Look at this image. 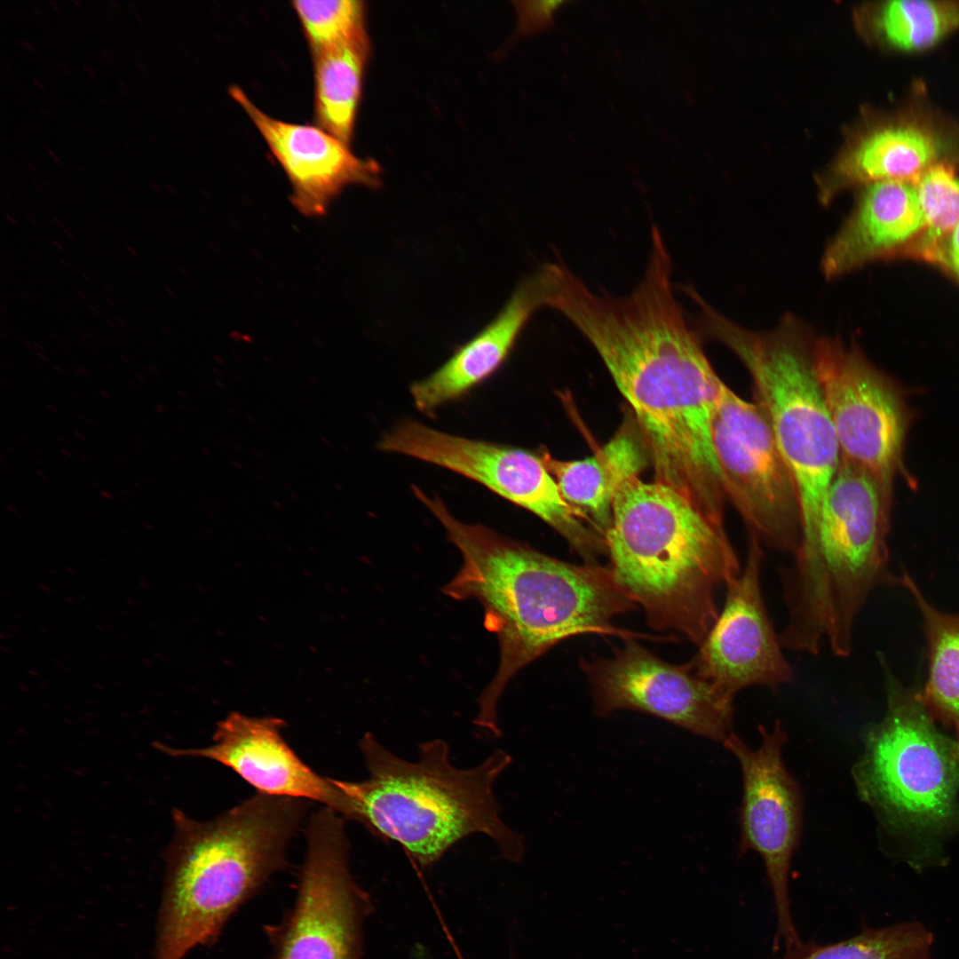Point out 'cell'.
<instances>
[{
  "label": "cell",
  "instance_id": "obj_1",
  "mask_svg": "<svg viewBox=\"0 0 959 959\" xmlns=\"http://www.w3.org/2000/svg\"><path fill=\"white\" fill-rule=\"evenodd\" d=\"M643 279L629 296L593 292L568 267L551 278L547 306L592 345L630 404L654 480L724 522L725 494L712 423L722 382L676 299L662 234Z\"/></svg>",
  "mask_w": 959,
  "mask_h": 959
},
{
  "label": "cell",
  "instance_id": "obj_2",
  "mask_svg": "<svg viewBox=\"0 0 959 959\" xmlns=\"http://www.w3.org/2000/svg\"><path fill=\"white\" fill-rule=\"evenodd\" d=\"M412 489L463 558L441 591L456 600L479 601L485 628L498 639L500 662L479 697L478 726L499 735L496 709L506 686L559 642L580 634L648 638L614 625V618L637 604L610 566L559 560L484 525L460 521L441 499Z\"/></svg>",
  "mask_w": 959,
  "mask_h": 959
},
{
  "label": "cell",
  "instance_id": "obj_3",
  "mask_svg": "<svg viewBox=\"0 0 959 959\" xmlns=\"http://www.w3.org/2000/svg\"><path fill=\"white\" fill-rule=\"evenodd\" d=\"M610 567L651 628L701 644L721 590L741 566L724 522L674 488L639 477L616 493L606 533Z\"/></svg>",
  "mask_w": 959,
  "mask_h": 959
},
{
  "label": "cell",
  "instance_id": "obj_4",
  "mask_svg": "<svg viewBox=\"0 0 959 959\" xmlns=\"http://www.w3.org/2000/svg\"><path fill=\"white\" fill-rule=\"evenodd\" d=\"M308 803L257 792L209 821L174 810L155 959H185L214 944L235 912L285 868Z\"/></svg>",
  "mask_w": 959,
  "mask_h": 959
},
{
  "label": "cell",
  "instance_id": "obj_5",
  "mask_svg": "<svg viewBox=\"0 0 959 959\" xmlns=\"http://www.w3.org/2000/svg\"><path fill=\"white\" fill-rule=\"evenodd\" d=\"M359 746L368 777L334 779L348 801L347 820L398 843L424 868L476 833L491 838L506 859L521 858L523 839L501 819L494 795L495 781L511 762L507 753L497 749L478 766L460 769L440 739L422 743L416 762L395 756L370 733Z\"/></svg>",
  "mask_w": 959,
  "mask_h": 959
},
{
  "label": "cell",
  "instance_id": "obj_6",
  "mask_svg": "<svg viewBox=\"0 0 959 959\" xmlns=\"http://www.w3.org/2000/svg\"><path fill=\"white\" fill-rule=\"evenodd\" d=\"M696 305L706 333L730 348L752 378L755 401L769 422L798 494L800 542L814 528L841 459L814 371V340L791 316L772 330L757 332L727 319L703 298Z\"/></svg>",
  "mask_w": 959,
  "mask_h": 959
},
{
  "label": "cell",
  "instance_id": "obj_7",
  "mask_svg": "<svg viewBox=\"0 0 959 959\" xmlns=\"http://www.w3.org/2000/svg\"><path fill=\"white\" fill-rule=\"evenodd\" d=\"M885 678L886 715L853 770L860 794L895 822L938 827L954 812L959 739L939 733L921 696L902 689L886 668Z\"/></svg>",
  "mask_w": 959,
  "mask_h": 959
},
{
  "label": "cell",
  "instance_id": "obj_8",
  "mask_svg": "<svg viewBox=\"0 0 959 959\" xmlns=\"http://www.w3.org/2000/svg\"><path fill=\"white\" fill-rule=\"evenodd\" d=\"M377 448L452 471L534 513L584 559L606 554L605 537L580 519L563 499L542 456L528 450L439 431L405 420L385 432Z\"/></svg>",
  "mask_w": 959,
  "mask_h": 959
},
{
  "label": "cell",
  "instance_id": "obj_9",
  "mask_svg": "<svg viewBox=\"0 0 959 959\" xmlns=\"http://www.w3.org/2000/svg\"><path fill=\"white\" fill-rule=\"evenodd\" d=\"M345 820L325 806L309 819L294 904L266 930L271 959H360L368 900L350 871Z\"/></svg>",
  "mask_w": 959,
  "mask_h": 959
},
{
  "label": "cell",
  "instance_id": "obj_10",
  "mask_svg": "<svg viewBox=\"0 0 959 959\" xmlns=\"http://www.w3.org/2000/svg\"><path fill=\"white\" fill-rule=\"evenodd\" d=\"M713 446L723 488L749 535L779 551L800 540L798 494L762 408L723 381L712 423Z\"/></svg>",
  "mask_w": 959,
  "mask_h": 959
},
{
  "label": "cell",
  "instance_id": "obj_11",
  "mask_svg": "<svg viewBox=\"0 0 959 959\" xmlns=\"http://www.w3.org/2000/svg\"><path fill=\"white\" fill-rule=\"evenodd\" d=\"M812 361L841 457L867 470L892 494L908 424L900 392L858 348L838 337L814 340Z\"/></svg>",
  "mask_w": 959,
  "mask_h": 959
},
{
  "label": "cell",
  "instance_id": "obj_12",
  "mask_svg": "<svg viewBox=\"0 0 959 959\" xmlns=\"http://www.w3.org/2000/svg\"><path fill=\"white\" fill-rule=\"evenodd\" d=\"M581 668L598 716L637 710L723 743L732 733L733 696L701 677L690 662H664L632 638L609 657L581 661Z\"/></svg>",
  "mask_w": 959,
  "mask_h": 959
},
{
  "label": "cell",
  "instance_id": "obj_13",
  "mask_svg": "<svg viewBox=\"0 0 959 959\" xmlns=\"http://www.w3.org/2000/svg\"><path fill=\"white\" fill-rule=\"evenodd\" d=\"M761 742L750 749L732 733L724 741L743 779L740 852H757L765 864L777 916L778 935L789 948L801 942L792 918L789 874L802 827V796L782 760L786 733L780 722L759 726Z\"/></svg>",
  "mask_w": 959,
  "mask_h": 959
},
{
  "label": "cell",
  "instance_id": "obj_14",
  "mask_svg": "<svg viewBox=\"0 0 959 959\" xmlns=\"http://www.w3.org/2000/svg\"><path fill=\"white\" fill-rule=\"evenodd\" d=\"M763 559L762 543L749 535L744 566L725 586L724 606L689 662L701 677L733 697L751 686L776 688L793 677L764 601Z\"/></svg>",
  "mask_w": 959,
  "mask_h": 959
},
{
  "label": "cell",
  "instance_id": "obj_15",
  "mask_svg": "<svg viewBox=\"0 0 959 959\" xmlns=\"http://www.w3.org/2000/svg\"><path fill=\"white\" fill-rule=\"evenodd\" d=\"M285 721L231 712L221 720L205 748L162 750L177 757H198L230 768L257 792L321 803L348 815V802L334 779L321 776L296 754L281 734Z\"/></svg>",
  "mask_w": 959,
  "mask_h": 959
},
{
  "label": "cell",
  "instance_id": "obj_16",
  "mask_svg": "<svg viewBox=\"0 0 959 959\" xmlns=\"http://www.w3.org/2000/svg\"><path fill=\"white\" fill-rule=\"evenodd\" d=\"M229 94L243 109L286 172L291 201L305 216H321L350 185L376 186L379 168L355 155L348 145L318 126L275 119L259 109L237 85Z\"/></svg>",
  "mask_w": 959,
  "mask_h": 959
},
{
  "label": "cell",
  "instance_id": "obj_17",
  "mask_svg": "<svg viewBox=\"0 0 959 959\" xmlns=\"http://www.w3.org/2000/svg\"><path fill=\"white\" fill-rule=\"evenodd\" d=\"M542 306L544 291L538 271L519 284L493 321L457 349L440 368L411 385L416 408L424 414H432L494 375L510 355L533 313Z\"/></svg>",
  "mask_w": 959,
  "mask_h": 959
},
{
  "label": "cell",
  "instance_id": "obj_18",
  "mask_svg": "<svg viewBox=\"0 0 959 959\" xmlns=\"http://www.w3.org/2000/svg\"><path fill=\"white\" fill-rule=\"evenodd\" d=\"M924 228L915 185L885 180L870 183L827 246L825 277L844 275L901 246Z\"/></svg>",
  "mask_w": 959,
  "mask_h": 959
},
{
  "label": "cell",
  "instance_id": "obj_19",
  "mask_svg": "<svg viewBox=\"0 0 959 959\" xmlns=\"http://www.w3.org/2000/svg\"><path fill=\"white\" fill-rule=\"evenodd\" d=\"M542 458L575 515L606 539L616 493L627 480L638 477L649 456L634 420L590 457L564 461L544 453Z\"/></svg>",
  "mask_w": 959,
  "mask_h": 959
},
{
  "label": "cell",
  "instance_id": "obj_20",
  "mask_svg": "<svg viewBox=\"0 0 959 959\" xmlns=\"http://www.w3.org/2000/svg\"><path fill=\"white\" fill-rule=\"evenodd\" d=\"M892 583L911 595L923 622L929 666L921 699L931 716L952 725L959 736V614L936 608L907 573L894 576Z\"/></svg>",
  "mask_w": 959,
  "mask_h": 959
},
{
  "label": "cell",
  "instance_id": "obj_21",
  "mask_svg": "<svg viewBox=\"0 0 959 959\" xmlns=\"http://www.w3.org/2000/svg\"><path fill=\"white\" fill-rule=\"evenodd\" d=\"M369 52L367 34L313 54L316 126L349 145Z\"/></svg>",
  "mask_w": 959,
  "mask_h": 959
},
{
  "label": "cell",
  "instance_id": "obj_22",
  "mask_svg": "<svg viewBox=\"0 0 959 959\" xmlns=\"http://www.w3.org/2000/svg\"><path fill=\"white\" fill-rule=\"evenodd\" d=\"M934 139L909 125L887 127L867 136L852 152L841 181L868 184L900 180L915 184L937 155Z\"/></svg>",
  "mask_w": 959,
  "mask_h": 959
},
{
  "label": "cell",
  "instance_id": "obj_23",
  "mask_svg": "<svg viewBox=\"0 0 959 959\" xmlns=\"http://www.w3.org/2000/svg\"><path fill=\"white\" fill-rule=\"evenodd\" d=\"M932 941L922 924L902 923L866 929L832 944L800 942L787 948L785 959H926Z\"/></svg>",
  "mask_w": 959,
  "mask_h": 959
},
{
  "label": "cell",
  "instance_id": "obj_24",
  "mask_svg": "<svg viewBox=\"0 0 959 959\" xmlns=\"http://www.w3.org/2000/svg\"><path fill=\"white\" fill-rule=\"evenodd\" d=\"M886 40L902 51H920L939 42L959 26V6L950 2L893 0L879 15Z\"/></svg>",
  "mask_w": 959,
  "mask_h": 959
},
{
  "label": "cell",
  "instance_id": "obj_25",
  "mask_svg": "<svg viewBox=\"0 0 959 959\" xmlns=\"http://www.w3.org/2000/svg\"><path fill=\"white\" fill-rule=\"evenodd\" d=\"M914 185L924 220L923 246L937 258L940 242L959 224V178L949 167L932 164Z\"/></svg>",
  "mask_w": 959,
  "mask_h": 959
},
{
  "label": "cell",
  "instance_id": "obj_26",
  "mask_svg": "<svg viewBox=\"0 0 959 959\" xmlns=\"http://www.w3.org/2000/svg\"><path fill=\"white\" fill-rule=\"evenodd\" d=\"M313 54L366 35L365 7L359 0L292 3Z\"/></svg>",
  "mask_w": 959,
  "mask_h": 959
},
{
  "label": "cell",
  "instance_id": "obj_27",
  "mask_svg": "<svg viewBox=\"0 0 959 959\" xmlns=\"http://www.w3.org/2000/svg\"><path fill=\"white\" fill-rule=\"evenodd\" d=\"M567 1H536L519 3L520 29L524 33L551 28L556 12Z\"/></svg>",
  "mask_w": 959,
  "mask_h": 959
},
{
  "label": "cell",
  "instance_id": "obj_28",
  "mask_svg": "<svg viewBox=\"0 0 959 959\" xmlns=\"http://www.w3.org/2000/svg\"><path fill=\"white\" fill-rule=\"evenodd\" d=\"M938 257L959 277V224L941 246Z\"/></svg>",
  "mask_w": 959,
  "mask_h": 959
},
{
  "label": "cell",
  "instance_id": "obj_29",
  "mask_svg": "<svg viewBox=\"0 0 959 959\" xmlns=\"http://www.w3.org/2000/svg\"><path fill=\"white\" fill-rule=\"evenodd\" d=\"M43 147H44V148H45V149L47 150L48 154H49V155H50L52 156V159H53V160H54V161H55V162H57V163L59 164V165H60V166H63V165H62V163H61V162L59 161V158H58V157H57V156H56V155H54V153H53V152H52V150H51L50 148H48V147H46L45 145H43Z\"/></svg>",
  "mask_w": 959,
  "mask_h": 959
},
{
  "label": "cell",
  "instance_id": "obj_30",
  "mask_svg": "<svg viewBox=\"0 0 959 959\" xmlns=\"http://www.w3.org/2000/svg\"><path fill=\"white\" fill-rule=\"evenodd\" d=\"M20 44L28 52H35L33 46L26 40L20 41Z\"/></svg>",
  "mask_w": 959,
  "mask_h": 959
},
{
  "label": "cell",
  "instance_id": "obj_31",
  "mask_svg": "<svg viewBox=\"0 0 959 959\" xmlns=\"http://www.w3.org/2000/svg\"><path fill=\"white\" fill-rule=\"evenodd\" d=\"M149 182H150V184H151V186H152V187L154 188V190H155V191L156 193H158V194H162V192H161V189H160V187L158 186V185H157V184H156V183H155V182L154 180H152V179H149Z\"/></svg>",
  "mask_w": 959,
  "mask_h": 959
},
{
  "label": "cell",
  "instance_id": "obj_32",
  "mask_svg": "<svg viewBox=\"0 0 959 959\" xmlns=\"http://www.w3.org/2000/svg\"><path fill=\"white\" fill-rule=\"evenodd\" d=\"M6 219L12 225H17V220L9 213H4Z\"/></svg>",
  "mask_w": 959,
  "mask_h": 959
},
{
  "label": "cell",
  "instance_id": "obj_33",
  "mask_svg": "<svg viewBox=\"0 0 959 959\" xmlns=\"http://www.w3.org/2000/svg\"><path fill=\"white\" fill-rule=\"evenodd\" d=\"M116 321H117V323H119V324L121 325V327H122V328H123V329H127V328H128V327H127V326H128V324H127V322H126V321H124L123 319H121V318H119V317H116Z\"/></svg>",
  "mask_w": 959,
  "mask_h": 959
},
{
  "label": "cell",
  "instance_id": "obj_34",
  "mask_svg": "<svg viewBox=\"0 0 959 959\" xmlns=\"http://www.w3.org/2000/svg\"><path fill=\"white\" fill-rule=\"evenodd\" d=\"M126 250H127V251H128V252H129V253H130V254H131V256H133V257H137V256H138V253H137V251L135 250V249L131 248V246H127V247H126Z\"/></svg>",
  "mask_w": 959,
  "mask_h": 959
},
{
  "label": "cell",
  "instance_id": "obj_35",
  "mask_svg": "<svg viewBox=\"0 0 959 959\" xmlns=\"http://www.w3.org/2000/svg\"><path fill=\"white\" fill-rule=\"evenodd\" d=\"M52 244H53V245H54V246H55V247H56L57 249H59V250H64V248H63V246H62V245H61V244H60L59 242H56V241H52Z\"/></svg>",
  "mask_w": 959,
  "mask_h": 959
},
{
  "label": "cell",
  "instance_id": "obj_36",
  "mask_svg": "<svg viewBox=\"0 0 959 959\" xmlns=\"http://www.w3.org/2000/svg\"><path fill=\"white\" fill-rule=\"evenodd\" d=\"M83 67H84V69H85V70H87V72H88V73H89V74H90L91 75H93V76H95V75H96V74H95L94 70H93V69H91V68L90 67H88V66H86V65H85V66H84Z\"/></svg>",
  "mask_w": 959,
  "mask_h": 959
},
{
  "label": "cell",
  "instance_id": "obj_37",
  "mask_svg": "<svg viewBox=\"0 0 959 959\" xmlns=\"http://www.w3.org/2000/svg\"><path fill=\"white\" fill-rule=\"evenodd\" d=\"M63 231L68 237L74 238V234L69 229H67V227H64Z\"/></svg>",
  "mask_w": 959,
  "mask_h": 959
},
{
  "label": "cell",
  "instance_id": "obj_38",
  "mask_svg": "<svg viewBox=\"0 0 959 959\" xmlns=\"http://www.w3.org/2000/svg\"><path fill=\"white\" fill-rule=\"evenodd\" d=\"M52 220H53V221H54V222H55L56 224H58V225H59V226L60 227H62V228H64V227H65V226H64V224H63V223H62V222H61V221H60V220H59V218H57L53 217V218H52Z\"/></svg>",
  "mask_w": 959,
  "mask_h": 959
},
{
  "label": "cell",
  "instance_id": "obj_39",
  "mask_svg": "<svg viewBox=\"0 0 959 959\" xmlns=\"http://www.w3.org/2000/svg\"><path fill=\"white\" fill-rule=\"evenodd\" d=\"M75 292L82 299H86V295L82 290L76 289Z\"/></svg>",
  "mask_w": 959,
  "mask_h": 959
},
{
  "label": "cell",
  "instance_id": "obj_40",
  "mask_svg": "<svg viewBox=\"0 0 959 959\" xmlns=\"http://www.w3.org/2000/svg\"><path fill=\"white\" fill-rule=\"evenodd\" d=\"M81 275H82V276H83V278L84 280H86L87 281H89V282H91V281H92V279H91V277H90V276H89L88 274H86V273H81Z\"/></svg>",
  "mask_w": 959,
  "mask_h": 959
},
{
  "label": "cell",
  "instance_id": "obj_41",
  "mask_svg": "<svg viewBox=\"0 0 959 959\" xmlns=\"http://www.w3.org/2000/svg\"><path fill=\"white\" fill-rule=\"evenodd\" d=\"M89 308H90V309H91V312H93V313H94L95 314H97V315L100 314V312H99V310H98L97 308H95V307H94L93 305H89Z\"/></svg>",
  "mask_w": 959,
  "mask_h": 959
},
{
  "label": "cell",
  "instance_id": "obj_42",
  "mask_svg": "<svg viewBox=\"0 0 959 959\" xmlns=\"http://www.w3.org/2000/svg\"><path fill=\"white\" fill-rule=\"evenodd\" d=\"M105 321L110 327H115V322L111 319L106 318Z\"/></svg>",
  "mask_w": 959,
  "mask_h": 959
},
{
  "label": "cell",
  "instance_id": "obj_43",
  "mask_svg": "<svg viewBox=\"0 0 959 959\" xmlns=\"http://www.w3.org/2000/svg\"><path fill=\"white\" fill-rule=\"evenodd\" d=\"M27 219H28V221H29V222H30V223H31L32 225H34V226H36V221L35 220V218H32V217L27 216Z\"/></svg>",
  "mask_w": 959,
  "mask_h": 959
},
{
  "label": "cell",
  "instance_id": "obj_44",
  "mask_svg": "<svg viewBox=\"0 0 959 959\" xmlns=\"http://www.w3.org/2000/svg\"><path fill=\"white\" fill-rule=\"evenodd\" d=\"M59 261H60V263H61L62 265H64L65 266H67V267H69V266H70V264H69V262H68V261H67L66 259H63V258H59Z\"/></svg>",
  "mask_w": 959,
  "mask_h": 959
},
{
  "label": "cell",
  "instance_id": "obj_45",
  "mask_svg": "<svg viewBox=\"0 0 959 959\" xmlns=\"http://www.w3.org/2000/svg\"><path fill=\"white\" fill-rule=\"evenodd\" d=\"M106 301H107V303H108V304H109V305H110L111 306H115V302L114 300H112V299H111L110 297H106Z\"/></svg>",
  "mask_w": 959,
  "mask_h": 959
},
{
  "label": "cell",
  "instance_id": "obj_46",
  "mask_svg": "<svg viewBox=\"0 0 959 959\" xmlns=\"http://www.w3.org/2000/svg\"><path fill=\"white\" fill-rule=\"evenodd\" d=\"M59 67H61L62 69H64V71H65V72H67V71H68V69H67V67H66L65 63H62L61 61H59Z\"/></svg>",
  "mask_w": 959,
  "mask_h": 959
},
{
  "label": "cell",
  "instance_id": "obj_47",
  "mask_svg": "<svg viewBox=\"0 0 959 959\" xmlns=\"http://www.w3.org/2000/svg\"><path fill=\"white\" fill-rule=\"evenodd\" d=\"M36 280H37V281H39L40 283H43V284H46V281H44V279H43L42 277H40V276H38V275H36Z\"/></svg>",
  "mask_w": 959,
  "mask_h": 959
},
{
  "label": "cell",
  "instance_id": "obj_48",
  "mask_svg": "<svg viewBox=\"0 0 959 959\" xmlns=\"http://www.w3.org/2000/svg\"><path fill=\"white\" fill-rule=\"evenodd\" d=\"M148 308H150V310H151V311H152L153 313H155V312H157V309H156V308H155V307L154 306V305H153V304H151V303H149V304H148Z\"/></svg>",
  "mask_w": 959,
  "mask_h": 959
},
{
  "label": "cell",
  "instance_id": "obj_49",
  "mask_svg": "<svg viewBox=\"0 0 959 959\" xmlns=\"http://www.w3.org/2000/svg\"><path fill=\"white\" fill-rule=\"evenodd\" d=\"M104 288H105V289H107V291H108L109 293H113V292H114V291H113V289H111V288H110V287H109V286H108L107 284H106V283L104 284Z\"/></svg>",
  "mask_w": 959,
  "mask_h": 959
},
{
  "label": "cell",
  "instance_id": "obj_50",
  "mask_svg": "<svg viewBox=\"0 0 959 959\" xmlns=\"http://www.w3.org/2000/svg\"><path fill=\"white\" fill-rule=\"evenodd\" d=\"M85 336H86L87 337H89L90 339H91V340H94V337H93L92 335H91V333H89V332H85V333H84V337H85Z\"/></svg>",
  "mask_w": 959,
  "mask_h": 959
},
{
  "label": "cell",
  "instance_id": "obj_51",
  "mask_svg": "<svg viewBox=\"0 0 959 959\" xmlns=\"http://www.w3.org/2000/svg\"><path fill=\"white\" fill-rule=\"evenodd\" d=\"M34 83H36L41 90H44V86H42V84L36 79H34Z\"/></svg>",
  "mask_w": 959,
  "mask_h": 959
},
{
  "label": "cell",
  "instance_id": "obj_52",
  "mask_svg": "<svg viewBox=\"0 0 959 959\" xmlns=\"http://www.w3.org/2000/svg\"><path fill=\"white\" fill-rule=\"evenodd\" d=\"M39 111H40V112L42 113V115H44V116H45V117H46L47 119H49V115H48L46 114V112H45L44 110H42L41 108H39Z\"/></svg>",
  "mask_w": 959,
  "mask_h": 959
},
{
  "label": "cell",
  "instance_id": "obj_53",
  "mask_svg": "<svg viewBox=\"0 0 959 959\" xmlns=\"http://www.w3.org/2000/svg\"><path fill=\"white\" fill-rule=\"evenodd\" d=\"M32 182H33V184L35 185V186H36V187H37V189H38V190H39V191H40L41 193H43V192H42V188H41V187H40V186H38V183H37V182H35L34 180H33Z\"/></svg>",
  "mask_w": 959,
  "mask_h": 959
},
{
  "label": "cell",
  "instance_id": "obj_54",
  "mask_svg": "<svg viewBox=\"0 0 959 959\" xmlns=\"http://www.w3.org/2000/svg\"><path fill=\"white\" fill-rule=\"evenodd\" d=\"M28 166H29L34 171H37V169L35 166H33L30 162L28 163Z\"/></svg>",
  "mask_w": 959,
  "mask_h": 959
},
{
  "label": "cell",
  "instance_id": "obj_55",
  "mask_svg": "<svg viewBox=\"0 0 959 959\" xmlns=\"http://www.w3.org/2000/svg\"><path fill=\"white\" fill-rule=\"evenodd\" d=\"M50 4H52L56 11H59L58 6H56V4L52 1H50Z\"/></svg>",
  "mask_w": 959,
  "mask_h": 959
},
{
  "label": "cell",
  "instance_id": "obj_56",
  "mask_svg": "<svg viewBox=\"0 0 959 959\" xmlns=\"http://www.w3.org/2000/svg\"><path fill=\"white\" fill-rule=\"evenodd\" d=\"M119 83L122 85L123 88L125 89V91H128V88L125 86V84L122 81H119Z\"/></svg>",
  "mask_w": 959,
  "mask_h": 959
},
{
  "label": "cell",
  "instance_id": "obj_57",
  "mask_svg": "<svg viewBox=\"0 0 959 959\" xmlns=\"http://www.w3.org/2000/svg\"><path fill=\"white\" fill-rule=\"evenodd\" d=\"M117 336H118V337H119V338H120L121 340H123V342H125V343H126V339H125V338H124V337H123V336H121V335H119V334H118Z\"/></svg>",
  "mask_w": 959,
  "mask_h": 959
},
{
  "label": "cell",
  "instance_id": "obj_58",
  "mask_svg": "<svg viewBox=\"0 0 959 959\" xmlns=\"http://www.w3.org/2000/svg\"><path fill=\"white\" fill-rule=\"evenodd\" d=\"M121 236H122V237H123V239H125V240H128V241H129V237L125 236V235H124V234H121Z\"/></svg>",
  "mask_w": 959,
  "mask_h": 959
},
{
  "label": "cell",
  "instance_id": "obj_59",
  "mask_svg": "<svg viewBox=\"0 0 959 959\" xmlns=\"http://www.w3.org/2000/svg\"><path fill=\"white\" fill-rule=\"evenodd\" d=\"M25 295H26L25 293H21V296H22V297H24ZM26 299H27V300H30L29 298H28V296H26Z\"/></svg>",
  "mask_w": 959,
  "mask_h": 959
},
{
  "label": "cell",
  "instance_id": "obj_60",
  "mask_svg": "<svg viewBox=\"0 0 959 959\" xmlns=\"http://www.w3.org/2000/svg\"><path fill=\"white\" fill-rule=\"evenodd\" d=\"M72 3L75 4H76V5H78V6L80 5V4H79V3H77V2H75V1H72Z\"/></svg>",
  "mask_w": 959,
  "mask_h": 959
},
{
  "label": "cell",
  "instance_id": "obj_61",
  "mask_svg": "<svg viewBox=\"0 0 959 959\" xmlns=\"http://www.w3.org/2000/svg\"><path fill=\"white\" fill-rule=\"evenodd\" d=\"M417 959H422V958H421V957H420V955H419V956L417 957Z\"/></svg>",
  "mask_w": 959,
  "mask_h": 959
}]
</instances>
